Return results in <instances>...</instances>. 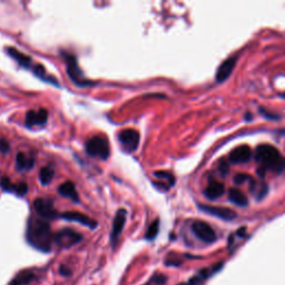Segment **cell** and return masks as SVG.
Here are the masks:
<instances>
[{
    "label": "cell",
    "mask_w": 285,
    "mask_h": 285,
    "mask_svg": "<svg viewBox=\"0 0 285 285\" xmlns=\"http://www.w3.org/2000/svg\"><path fill=\"white\" fill-rule=\"evenodd\" d=\"M54 234L47 221L31 216L27 223L26 239L30 246L44 253H49L53 248Z\"/></svg>",
    "instance_id": "6da1fadb"
},
{
    "label": "cell",
    "mask_w": 285,
    "mask_h": 285,
    "mask_svg": "<svg viewBox=\"0 0 285 285\" xmlns=\"http://www.w3.org/2000/svg\"><path fill=\"white\" fill-rule=\"evenodd\" d=\"M256 161L260 163L262 169L266 171H283V163L279 149L270 144H261L255 152Z\"/></svg>",
    "instance_id": "7a4b0ae2"
},
{
    "label": "cell",
    "mask_w": 285,
    "mask_h": 285,
    "mask_svg": "<svg viewBox=\"0 0 285 285\" xmlns=\"http://www.w3.org/2000/svg\"><path fill=\"white\" fill-rule=\"evenodd\" d=\"M86 152L89 156L101 158V160L105 161L110 157L111 148L110 144H108L107 138L102 135H96L89 138L87 143H86Z\"/></svg>",
    "instance_id": "3957f363"
},
{
    "label": "cell",
    "mask_w": 285,
    "mask_h": 285,
    "mask_svg": "<svg viewBox=\"0 0 285 285\" xmlns=\"http://www.w3.org/2000/svg\"><path fill=\"white\" fill-rule=\"evenodd\" d=\"M64 57L66 59L67 74H68L69 78L72 80V83L79 86V87H87V86H92L94 84L93 81L85 78L75 56L70 55V54H64Z\"/></svg>",
    "instance_id": "277c9868"
},
{
    "label": "cell",
    "mask_w": 285,
    "mask_h": 285,
    "mask_svg": "<svg viewBox=\"0 0 285 285\" xmlns=\"http://www.w3.org/2000/svg\"><path fill=\"white\" fill-rule=\"evenodd\" d=\"M83 241V235L72 228H62L54 235V243L60 248H69Z\"/></svg>",
    "instance_id": "5b68a950"
},
{
    "label": "cell",
    "mask_w": 285,
    "mask_h": 285,
    "mask_svg": "<svg viewBox=\"0 0 285 285\" xmlns=\"http://www.w3.org/2000/svg\"><path fill=\"white\" fill-rule=\"evenodd\" d=\"M34 210L40 216V219L45 221L55 220L58 217V212L54 206V201L52 198H37L34 202Z\"/></svg>",
    "instance_id": "8992f818"
},
{
    "label": "cell",
    "mask_w": 285,
    "mask_h": 285,
    "mask_svg": "<svg viewBox=\"0 0 285 285\" xmlns=\"http://www.w3.org/2000/svg\"><path fill=\"white\" fill-rule=\"evenodd\" d=\"M139 133L133 128H126L118 133V141L126 152L133 153L136 151L139 145Z\"/></svg>",
    "instance_id": "52a82bcc"
},
{
    "label": "cell",
    "mask_w": 285,
    "mask_h": 285,
    "mask_svg": "<svg viewBox=\"0 0 285 285\" xmlns=\"http://www.w3.org/2000/svg\"><path fill=\"white\" fill-rule=\"evenodd\" d=\"M192 230L201 241L213 243L216 241V233L213 228L204 221H196L192 224Z\"/></svg>",
    "instance_id": "ba28073f"
},
{
    "label": "cell",
    "mask_w": 285,
    "mask_h": 285,
    "mask_svg": "<svg viewBox=\"0 0 285 285\" xmlns=\"http://www.w3.org/2000/svg\"><path fill=\"white\" fill-rule=\"evenodd\" d=\"M126 217H127V212H126V210L121 209L117 211L114 221H113V228L111 233V245L113 248L116 247L117 243L119 241L120 235L123 233L126 223Z\"/></svg>",
    "instance_id": "9c48e42d"
},
{
    "label": "cell",
    "mask_w": 285,
    "mask_h": 285,
    "mask_svg": "<svg viewBox=\"0 0 285 285\" xmlns=\"http://www.w3.org/2000/svg\"><path fill=\"white\" fill-rule=\"evenodd\" d=\"M48 120V112L45 108L38 111H28L26 114L25 124L27 127H35V126H43Z\"/></svg>",
    "instance_id": "30bf717a"
},
{
    "label": "cell",
    "mask_w": 285,
    "mask_h": 285,
    "mask_svg": "<svg viewBox=\"0 0 285 285\" xmlns=\"http://www.w3.org/2000/svg\"><path fill=\"white\" fill-rule=\"evenodd\" d=\"M200 209L206 212L207 214L216 216L219 217V219L225 221H232L236 217V213H235L233 210L228 209V207L214 206V205H200Z\"/></svg>",
    "instance_id": "8fae6325"
},
{
    "label": "cell",
    "mask_w": 285,
    "mask_h": 285,
    "mask_svg": "<svg viewBox=\"0 0 285 285\" xmlns=\"http://www.w3.org/2000/svg\"><path fill=\"white\" fill-rule=\"evenodd\" d=\"M62 220L70 221V222H76V223H79L84 226H87L88 228L94 229L97 228V222L94 221L93 219H90L89 216L85 215L83 213H79V212H65L59 215Z\"/></svg>",
    "instance_id": "7c38bea8"
},
{
    "label": "cell",
    "mask_w": 285,
    "mask_h": 285,
    "mask_svg": "<svg viewBox=\"0 0 285 285\" xmlns=\"http://www.w3.org/2000/svg\"><path fill=\"white\" fill-rule=\"evenodd\" d=\"M252 156V151L247 145H241L234 148L229 154V161L232 164H243L250 161Z\"/></svg>",
    "instance_id": "4fadbf2b"
},
{
    "label": "cell",
    "mask_w": 285,
    "mask_h": 285,
    "mask_svg": "<svg viewBox=\"0 0 285 285\" xmlns=\"http://www.w3.org/2000/svg\"><path fill=\"white\" fill-rule=\"evenodd\" d=\"M0 187H1L2 191L8 193H15L18 196H24L25 194L28 192V185L26 183L21 182L13 184L8 177H1V179H0Z\"/></svg>",
    "instance_id": "5bb4252c"
},
{
    "label": "cell",
    "mask_w": 285,
    "mask_h": 285,
    "mask_svg": "<svg viewBox=\"0 0 285 285\" xmlns=\"http://www.w3.org/2000/svg\"><path fill=\"white\" fill-rule=\"evenodd\" d=\"M6 52L8 55L11 58H13V59H15L21 67H24L25 69H29L33 71L36 64L29 56H27L24 53H20L18 49L13 48V47H7Z\"/></svg>",
    "instance_id": "9a60e30c"
},
{
    "label": "cell",
    "mask_w": 285,
    "mask_h": 285,
    "mask_svg": "<svg viewBox=\"0 0 285 285\" xmlns=\"http://www.w3.org/2000/svg\"><path fill=\"white\" fill-rule=\"evenodd\" d=\"M236 65V57H229L228 59H225L222 64L220 65L219 68H217L216 72V80L219 83H222L228 78L232 74V71L234 70V67Z\"/></svg>",
    "instance_id": "2e32d148"
},
{
    "label": "cell",
    "mask_w": 285,
    "mask_h": 285,
    "mask_svg": "<svg viewBox=\"0 0 285 285\" xmlns=\"http://www.w3.org/2000/svg\"><path fill=\"white\" fill-rule=\"evenodd\" d=\"M37 279L36 272L33 270H22L18 272L8 285H27Z\"/></svg>",
    "instance_id": "e0dca14e"
},
{
    "label": "cell",
    "mask_w": 285,
    "mask_h": 285,
    "mask_svg": "<svg viewBox=\"0 0 285 285\" xmlns=\"http://www.w3.org/2000/svg\"><path fill=\"white\" fill-rule=\"evenodd\" d=\"M58 193H59L61 196L69 198L72 202L76 203L79 202V195L76 189V185L72 183L71 180H67V182L59 185V187H58Z\"/></svg>",
    "instance_id": "ac0fdd59"
},
{
    "label": "cell",
    "mask_w": 285,
    "mask_h": 285,
    "mask_svg": "<svg viewBox=\"0 0 285 285\" xmlns=\"http://www.w3.org/2000/svg\"><path fill=\"white\" fill-rule=\"evenodd\" d=\"M225 192V186L223 183L219 182V180H212L210 184L207 185L205 189V196L209 200H216L220 196H222Z\"/></svg>",
    "instance_id": "d6986e66"
},
{
    "label": "cell",
    "mask_w": 285,
    "mask_h": 285,
    "mask_svg": "<svg viewBox=\"0 0 285 285\" xmlns=\"http://www.w3.org/2000/svg\"><path fill=\"white\" fill-rule=\"evenodd\" d=\"M35 166V158L25 153H18L16 157V169L18 171H30Z\"/></svg>",
    "instance_id": "ffe728a7"
},
{
    "label": "cell",
    "mask_w": 285,
    "mask_h": 285,
    "mask_svg": "<svg viewBox=\"0 0 285 285\" xmlns=\"http://www.w3.org/2000/svg\"><path fill=\"white\" fill-rule=\"evenodd\" d=\"M228 197H229V201L237 206H246L248 203L245 194L239 191V189L237 188L229 189Z\"/></svg>",
    "instance_id": "44dd1931"
},
{
    "label": "cell",
    "mask_w": 285,
    "mask_h": 285,
    "mask_svg": "<svg viewBox=\"0 0 285 285\" xmlns=\"http://www.w3.org/2000/svg\"><path fill=\"white\" fill-rule=\"evenodd\" d=\"M55 176V171H54L52 167L45 166L40 170L39 173V180L43 185H48L49 183H52V180Z\"/></svg>",
    "instance_id": "7402d4cb"
},
{
    "label": "cell",
    "mask_w": 285,
    "mask_h": 285,
    "mask_svg": "<svg viewBox=\"0 0 285 285\" xmlns=\"http://www.w3.org/2000/svg\"><path fill=\"white\" fill-rule=\"evenodd\" d=\"M154 176L158 179V180H162V182H165L166 186L167 187H171L173 186L175 184V177L173 175H171L170 171H155L154 173Z\"/></svg>",
    "instance_id": "603a6c76"
},
{
    "label": "cell",
    "mask_w": 285,
    "mask_h": 285,
    "mask_svg": "<svg viewBox=\"0 0 285 285\" xmlns=\"http://www.w3.org/2000/svg\"><path fill=\"white\" fill-rule=\"evenodd\" d=\"M158 230H160V221L156 220V221H154L151 225H149L146 235H145V238L148 239V241H153V239L157 236Z\"/></svg>",
    "instance_id": "cb8c5ba5"
},
{
    "label": "cell",
    "mask_w": 285,
    "mask_h": 285,
    "mask_svg": "<svg viewBox=\"0 0 285 285\" xmlns=\"http://www.w3.org/2000/svg\"><path fill=\"white\" fill-rule=\"evenodd\" d=\"M248 179H251L250 176H248L247 174H244V173H241V174H236L235 175V177H234V182L238 184V185H241L243 183H245L246 180Z\"/></svg>",
    "instance_id": "d4e9b609"
},
{
    "label": "cell",
    "mask_w": 285,
    "mask_h": 285,
    "mask_svg": "<svg viewBox=\"0 0 285 285\" xmlns=\"http://www.w3.org/2000/svg\"><path fill=\"white\" fill-rule=\"evenodd\" d=\"M10 151V145L6 141V139L0 138V153L7 154Z\"/></svg>",
    "instance_id": "484cf974"
},
{
    "label": "cell",
    "mask_w": 285,
    "mask_h": 285,
    "mask_svg": "<svg viewBox=\"0 0 285 285\" xmlns=\"http://www.w3.org/2000/svg\"><path fill=\"white\" fill-rule=\"evenodd\" d=\"M228 163H226L225 160H222L220 162V171H221L222 174H226V173H228Z\"/></svg>",
    "instance_id": "4316f807"
},
{
    "label": "cell",
    "mask_w": 285,
    "mask_h": 285,
    "mask_svg": "<svg viewBox=\"0 0 285 285\" xmlns=\"http://www.w3.org/2000/svg\"><path fill=\"white\" fill-rule=\"evenodd\" d=\"M59 273H60L61 275H64V277H69V275H71V271H70L68 268H66V266L60 265Z\"/></svg>",
    "instance_id": "83f0119b"
},
{
    "label": "cell",
    "mask_w": 285,
    "mask_h": 285,
    "mask_svg": "<svg viewBox=\"0 0 285 285\" xmlns=\"http://www.w3.org/2000/svg\"><path fill=\"white\" fill-rule=\"evenodd\" d=\"M283 170H284V171H285V162H284V163H283Z\"/></svg>",
    "instance_id": "f1b7e54d"
}]
</instances>
